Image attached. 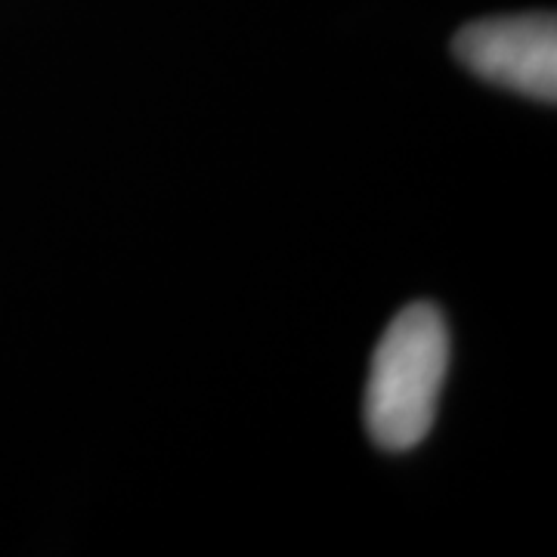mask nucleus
Instances as JSON below:
<instances>
[{"label":"nucleus","instance_id":"obj_2","mask_svg":"<svg viewBox=\"0 0 557 557\" xmlns=\"http://www.w3.org/2000/svg\"><path fill=\"white\" fill-rule=\"evenodd\" d=\"M456 57L498 87L555 102L557 22L552 13L471 22L456 35Z\"/></svg>","mask_w":557,"mask_h":557},{"label":"nucleus","instance_id":"obj_1","mask_svg":"<svg viewBox=\"0 0 557 557\" xmlns=\"http://www.w3.org/2000/svg\"><path fill=\"white\" fill-rule=\"evenodd\" d=\"M449 332L431 304H412L381 338L366 387V428L384 449H412L434 428Z\"/></svg>","mask_w":557,"mask_h":557}]
</instances>
